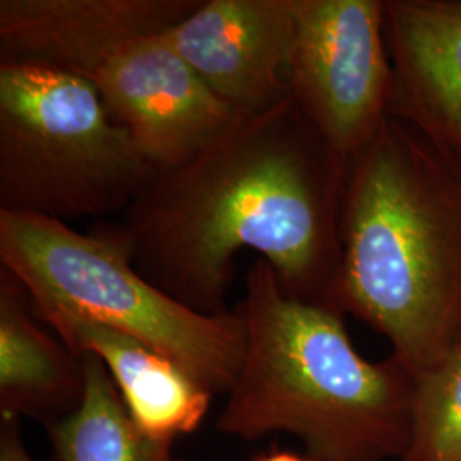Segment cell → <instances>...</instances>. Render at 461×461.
<instances>
[{
    "label": "cell",
    "instance_id": "1",
    "mask_svg": "<svg viewBox=\"0 0 461 461\" xmlns=\"http://www.w3.org/2000/svg\"><path fill=\"white\" fill-rule=\"evenodd\" d=\"M348 166L287 96L158 171L110 222L137 270L200 313L228 312L243 249L291 296L330 306Z\"/></svg>",
    "mask_w": 461,
    "mask_h": 461
},
{
    "label": "cell",
    "instance_id": "2",
    "mask_svg": "<svg viewBox=\"0 0 461 461\" xmlns=\"http://www.w3.org/2000/svg\"><path fill=\"white\" fill-rule=\"evenodd\" d=\"M330 306L413 379L461 342V158L395 116L348 166Z\"/></svg>",
    "mask_w": 461,
    "mask_h": 461
},
{
    "label": "cell",
    "instance_id": "3",
    "mask_svg": "<svg viewBox=\"0 0 461 461\" xmlns=\"http://www.w3.org/2000/svg\"><path fill=\"white\" fill-rule=\"evenodd\" d=\"M236 312L247 331L238 379L217 428L241 439L299 438L316 461L400 460L412 424L413 378L392 356L356 350L339 310L291 296L274 268H248Z\"/></svg>",
    "mask_w": 461,
    "mask_h": 461
},
{
    "label": "cell",
    "instance_id": "4",
    "mask_svg": "<svg viewBox=\"0 0 461 461\" xmlns=\"http://www.w3.org/2000/svg\"><path fill=\"white\" fill-rule=\"evenodd\" d=\"M200 0H2L0 62L47 67L89 84L118 125L165 171L236 113L166 38Z\"/></svg>",
    "mask_w": 461,
    "mask_h": 461
},
{
    "label": "cell",
    "instance_id": "5",
    "mask_svg": "<svg viewBox=\"0 0 461 461\" xmlns=\"http://www.w3.org/2000/svg\"><path fill=\"white\" fill-rule=\"evenodd\" d=\"M0 268L28 291L34 313L70 314L148 344L211 395L230 393L247 331L236 310L195 312L146 279L112 222H66L0 211Z\"/></svg>",
    "mask_w": 461,
    "mask_h": 461
},
{
    "label": "cell",
    "instance_id": "6",
    "mask_svg": "<svg viewBox=\"0 0 461 461\" xmlns=\"http://www.w3.org/2000/svg\"><path fill=\"white\" fill-rule=\"evenodd\" d=\"M156 173L89 84L0 62V211L66 224L120 217Z\"/></svg>",
    "mask_w": 461,
    "mask_h": 461
},
{
    "label": "cell",
    "instance_id": "7",
    "mask_svg": "<svg viewBox=\"0 0 461 461\" xmlns=\"http://www.w3.org/2000/svg\"><path fill=\"white\" fill-rule=\"evenodd\" d=\"M289 96L347 161L390 116L393 68L384 0H294Z\"/></svg>",
    "mask_w": 461,
    "mask_h": 461
},
{
    "label": "cell",
    "instance_id": "8",
    "mask_svg": "<svg viewBox=\"0 0 461 461\" xmlns=\"http://www.w3.org/2000/svg\"><path fill=\"white\" fill-rule=\"evenodd\" d=\"M294 0H200L166 38L183 62L236 115L289 96Z\"/></svg>",
    "mask_w": 461,
    "mask_h": 461
},
{
    "label": "cell",
    "instance_id": "9",
    "mask_svg": "<svg viewBox=\"0 0 461 461\" xmlns=\"http://www.w3.org/2000/svg\"><path fill=\"white\" fill-rule=\"evenodd\" d=\"M390 115L461 158V0H384Z\"/></svg>",
    "mask_w": 461,
    "mask_h": 461
},
{
    "label": "cell",
    "instance_id": "10",
    "mask_svg": "<svg viewBox=\"0 0 461 461\" xmlns=\"http://www.w3.org/2000/svg\"><path fill=\"white\" fill-rule=\"evenodd\" d=\"M36 316L74 354H91L104 364L133 422L149 436L173 443L202 424L212 395L152 347L70 314L47 312Z\"/></svg>",
    "mask_w": 461,
    "mask_h": 461
},
{
    "label": "cell",
    "instance_id": "11",
    "mask_svg": "<svg viewBox=\"0 0 461 461\" xmlns=\"http://www.w3.org/2000/svg\"><path fill=\"white\" fill-rule=\"evenodd\" d=\"M40 321L28 291L0 268V413L51 426L79 407L86 379L83 357Z\"/></svg>",
    "mask_w": 461,
    "mask_h": 461
},
{
    "label": "cell",
    "instance_id": "12",
    "mask_svg": "<svg viewBox=\"0 0 461 461\" xmlns=\"http://www.w3.org/2000/svg\"><path fill=\"white\" fill-rule=\"evenodd\" d=\"M84 395L79 407L49 426L59 461H183L169 441L133 422L104 364L83 354Z\"/></svg>",
    "mask_w": 461,
    "mask_h": 461
},
{
    "label": "cell",
    "instance_id": "13",
    "mask_svg": "<svg viewBox=\"0 0 461 461\" xmlns=\"http://www.w3.org/2000/svg\"><path fill=\"white\" fill-rule=\"evenodd\" d=\"M398 461H461V342L413 379L411 439Z\"/></svg>",
    "mask_w": 461,
    "mask_h": 461
},
{
    "label": "cell",
    "instance_id": "14",
    "mask_svg": "<svg viewBox=\"0 0 461 461\" xmlns=\"http://www.w3.org/2000/svg\"><path fill=\"white\" fill-rule=\"evenodd\" d=\"M0 461H34L28 449L24 447L21 432H19V419L2 415L0 428Z\"/></svg>",
    "mask_w": 461,
    "mask_h": 461
},
{
    "label": "cell",
    "instance_id": "15",
    "mask_svg": "<svg viewBox=\"0 0 461 461\" xmlns=\"http://www.w3.org/2000/svg\"><path fill=\"white\" fill-rule=\"evenodd\" d=\"M258 461H316L313 458H303V456H297L293 453H274V455H267L264 458H260Z\"/></svg>",
    "mask_w": 461,
    "mask_h": 461
}]
</instances>
